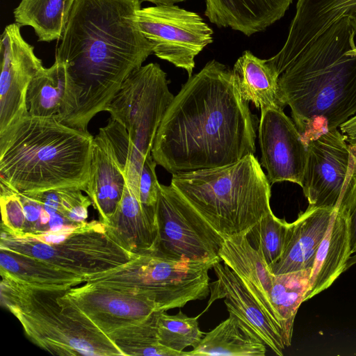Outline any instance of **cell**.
Masks as SVG:
<instances>
[{
  "label": "cell",
  "instance_id": "cell-29",
  "mask_svg": "<svg viewBox=\"0 0 356 356\" xmlns=\"http://www.w3.org/2000/svg\"><path fill=\"white\" fill-rule=\"evenodd\" d=\"M66 73L64 65L55 60L54 64L39 71L31 81L26 96L29 115L51 118L58 115L65 91Z\"/></svg>",
  "mask_w": 356,
  "mask_h": 356
},
{
  "label": "cell",
  "instance_id": "cell-20",
  "mask_svg": "<svg viewBox=\"0 0 356 356\" xmlns=\"http://www.w3.org/2000/svg\"><path fill=\"white\" fill-rule=\"evenodd\" d=\"M336 211L310 208L291 222L289 237L280 259L268 266L274 275L312 268L317 250Z\"/></svg>",
  "mask_w": 356,
  "mask_h": 356
},
{
  "label": "cell",
  "instance_id": "cell-7",
  "mask_svg": "<svg viewBox=\"0 0 356 356\" xmlns=\"http://www.w3.org/2000/svg\"><path fill=\"white\" fill-rule=\"evenodd\" d=\"M0 250L83 277L108 271L136 256L124 248L100 220L38 234L17 235L1 228Z\"/></svg>",
  "mask_w": 356,
  "mask_h": 356
},
{
  "label": "cell",
  "instance_id": "cell-24",
  "mask_svg": "<svg viewBox=\"0 0 356 356\" xmlns=\"http://www.w3.org/2000/svg\"><path fill=\"white\" fill-rule=\"evenodd\" d=\"M233 74L239 93L257 108L284 109L279 97V74L266 61L246 50L234 63Z\"/></svg>",
  "mask_w": 356,
  "mask_h": 356
},
{
  "label": "cell",
  "instance_id": "cell-10",
  "mask_svg": "<svg viewBox=\"0 0 356 356\" xmlns=\"http://www.w3.org/2000/svg\"><path fill=\"white\" fill-rule=\"evenodd\" d=\"M165 72L150 63L132 72L104 108L127 131L138 156L151 154L163 115L174 98Z\"/></svg>",
  "mask_w": 356,
  "mask_h": 356
},
{
  "label": "cell",
  "instance_id": "cell-15",
  "mask_svg": "<svg viewBox=\"0 0 356 356\" xmlns=\"http://www.w3.org/2000/svg\"><path fill=\"white\" fill-rule=\"evenodd\" d=\"M17 23L6 26L0 43V133L29 115V85L44 66L34 47L23 38Z\"/></svg>",
  "mask_w": 356,
  "mask_h": 356
},
{
  "label": "cell",
  "instance_id": "cell-34",
  "mask_svg": "<svg viewBox=\"0 0 356 356\" xmlns=\"http://www.w3.org/2000/svg\"><path fill=\"white\" fill-rule=\"evenodd\" d=\"M156 161L152 154L145 159L139 179V198L147 207L156 208L159 185L156 175Z\"/></svg>",
  "mask_w": 356,
  "mask_h": 356
},
{
  "label": "cell",
  "instance_id": "cell-21",
  "mask_svg": "<svg viewBox=\"0 0 356 356\" xmlns=\"http://www.w3.org/2000/svg\"><path fill=\"white\" fill-rule=\"evenodd\" d=\"M105 227L124 248L134 255L154 253L158 236L156 208L143 204L127 184Z\"/></svg>",
  "mask_w": 356,
  "mask_h": 356
},
{
  "label": "cell",
  "instance_id": "cell-9",
  "mask_svg": "<svg viewBox=\"0 0 356 356\" xmlns=\"http://www.w3.org/2000/svg\"><path fill=\"white\" fill-rule=\"evenodd\" d=\"M302 188L310 208H326L350 216L356 207V156L339 129L307 143Z\"/></svg>",
  "mask_w": 356,
  "mask_h": 356
},
{
  "label": "cell",
  "instance_id": "cell-27",
  "mask_svg": "<svg viewBox=\"0 0 356 356\" xmlns=\"http://www.w3.org/2000/svg\"><path fill=\"white\" fill-rule=\"evenodd\" d=\"M266 346L240 328L232 314L213 330L205 334L197 346L184 352V356H264Z\"/></svg>",
  "mask_w": 356,
  "mask_h": 356
},
{
  "label": "cell",
  "instance_id": "cell-26",
  "mask_svg": "<svg viewBox=\"0 0 356 356\" xmlns=\"http://www.w3.org/2000/svg\"><path fill=\"white\" fill-rule=\"evenodd\" d=\"M76 0H21L13 11L16 23L33 29L40 42L60 40Z\"/></svg>",
  "mask_w": 356,
  "mask_h": 356
},
{
  "label": "cell",
  "instance_id": "cell-8",
  "mask_svg": "<svg viewBox=\"0 0 356 356\" xmlns=\"http://www.w3.org/2000/svg\"><path fill=\"white\" fill-rule=\"evenodd\" d=\"M216 262L144 254L84 280L85 283L145 294L155 300L160 311L166 312L206 298L210 292L209 271Z\"/></svg>",
  "mask_w": 356,
  "mask_h": 356
},
{
  "label": "cell",
  "instance_id": "cell-32",
  "mask_svg": "<svg viewBox=\"0 0 356 356\" xmlns=\"http://www.w3.org/2000/svg\"><path fill=\"white\" fill-rule=\"evenodd\" d=\"M199 316L189 317L182 312L169 315L165 311L155 312V323L159 342L172 350L184 352L188 347L198 346L203 338L198 325Z\"/></svg>",
  "mask_w": 356,
  "mask_h": 356
},
{
  "label": "cell",
  "instance_id": "cell-3",
  "mask_svg": "<svg viewBox=\"0 0 356 356\" xmlns=\"http://www.w3.org/2000/svg\"><path fill=\"white\" fill-rule=\"evenodd\" d=\"M356 26L343 17L276 70L279 97L306 143L356 115Z\"/></svg>",
  "mask_w": 356,
  "mask_h": 356
},
{
  "label": "cell",
  "instance_id": "cell-25",
  "mask_svg": "<svg viewBox=\"0 0 356 356\" xmlns=\"http://www.w3.org/2000/svg\"><path fill=\"white\" fill-rule=\"evenodd\" d=\"M0 274L29 286L46 290H67L85 282L83 276L4 250H0Z\"/></svg>",
  "mask_w": 356,
  "mask_h": 356
},
{
  "label": "cell",
  "instance_id": "cell-28",
  "mask_svg": "<svg viewBox=\"0 0 356 356\" xmlns=\"http://www.w3.org/2000/svg\"><path fill=\"white\" fill-rule=\"evenodd\" d=\"M312 268L273 275L272 306L279 320L286 347L291 344L293 323L307 290Z\"/></svg>",
  "mask_w": 356,
  "mask_h": 356
},
{
  "label": "cell",
  "instance_id": "cell-39",
  "mask_svg": "<svg viewBox=\"0 0 356 356\" xmlns=\"http://www.w3.org/2000/svg\"><path fill=\"white\" fill-rule=\"evenodd\" d=\"M355 264H356V254L354 255H351L350 257V258L348 259V260L346 263L345 270H347L348 268H350Z\"/></svg>",
  "mask_w": 356,
  "mask_h": 356
},
{
  "label": "cell",
  "instance_id": "cell-6",
  "mask_svg": "<svg viewBox=\"0 0 356 356\" xmlns=\"http://www.w3.org/2000/svg\"><path fill=\"white\" fill-rule=\"evenodd\" d=\"M1 277V305L37 346L58 355H123L106 334L88 328L62 310L57 298L63 290L37 289Z\"/></svg>",
  "mask_w": 356,
  "mask_h": 356
},
{
  "label": "cell",
  "instance_id": "cell-1",
  "mask_svg": "<svg viewBox=\"0 0 356 356\" xmlns=\"http://www.w3.org/2000/svg\"><path fill=\"white\" fill-rule=\"evenodd\" d=\"M140 0H76L55 60L65 68L66 86L55 118L88 131L126 78L140 67L153 47L136 20Z\"/></svg>",
  "mask_w": 356,
  "mask_h": 356
},
{
  "label": "cell",
  "instance_id": "cell-22",
  "mask_svg": "<svg viewBox=\"0 0 356 356\" xmlns=\"http://www.w3.org/2000/svg\"><path fill=\"white\" fill-rule=\"evenodd\" d=\"M293 0H205L204 15L218 28L246 36L266 30L284 17Z\"/></svg>",
  "mask_w": 356,
  "mask_h": 356
},
{
  "label": "cell",
  "instance_id": "cell-18",
  "mask_svg": "<svg viewBox=\"0 0 356 356\" xmlns=\"http://www.w3.org/2000/svg\"><path fill=\"white\" fill-rule=\"evenodd\" d=\"M218 256L220 261L238 277L263 312L282 332L270 297L274 274L263 257L250 243L246 232L224 239Z\"/></svg>",
  "mask_w": 356,
  "mask_h": 356
},
{
  "label": "cell",
  "instance_id": "cell-5",
  "mask_svg": "<svg viewBox=\"0 0 356 356\" xmlns=\"http://www.w3.org/2000/svg\"><path fill=\"white\" fill-rule=\"evenodd\" d=\"M223 238L272 211L271 185L253 154L233 163L173 174L171 184Z\"/></svg>",
  "mask_w": 356,
  "mask_h": 356
},
{
  "label": "cell",
  "instance_id": "cell-31",
  "mask_svg": "<svg viewBox=\"0 0 356 356\" xmlns=\"http://www.w3.org/2000/svg\"><path fill=\"white\" fill-rule=\"evenodd\" d=\"M291 223L276 217L272 211L264 215L247 232L251 245L269 266L282 254L289 237Z\"/></svg>",
  "mask_w": 356,
  "mask_h": 356
},
{
  "label": "cell",
  "instance_id": "cell-37",
  "mask_svg": "<svg viewBox=\"0 0 356 356\" xmlns=\"http://www.w3.org/2000/svg\"><path fill=\"white\" fill-rule=\"evenodd\" d=\"M141 1H149L151 2L155 6H160V5H174L176 3L185 1L186 0H140Z\"/></svg>",
  "mask_w": 356,
  "mask_h": 356
},
{
  "label": "cell",
  "instance_id": "cell-12",
  "mask_svg": "<svg viewBox=\"0 0 356 356\" xmlns=\"http://www.w3.org/2000/svg\"><path fill=\"white\" fill-rule=\"evenodd\" d=\"M136 22L153 54L193 74L195 57L213 42V31L202 17L174 5L141 8Z\"/></svg>",
  "mask_w": 356,
  "mask_h": 356
},
{
  "label": "cell",
  "instance_id": "cell-33",
  "mask_svg": "<svg viewBox=\"0 0 356 356\" xmlns=\"http://www.w3.org/2000/svg\"><path fill=\"white\" fill-rule=\"evenodd\" d=\"M82 191L79 188L66 187L26 194L40 202L51 215L58 213L77 225L86 221L92 204L88 195Z\"/></svg>",
  "mask_w": 356,
  "mask_h": 356
},
{
  "label": "cell",
  "instance_id": "cell-11",
  "mask_svg": "<svg viewBox=\"0 0 356 356\" xmlns=\"http://www.w3.org/2000/svg\"><path fill=\"white\" fill-rule=\"evenodd\" d=\"M154 254L173 259L220 261L224 239L171 184L159 185Z\"/></svg>",
  "mask_w": 356,
  "mask_h": 356
},
{
  "label": "cell",
  "instance_id": "cell-14",
  "mask_svg": "<svg viewBox=\"0 0 356 356\" xmlns=\"http://www.w3.org/2000/svg\"><path fill=\"white\" fill-rule=\"evenodd\" d=\"M259 140L261 165L267 171L270 185L290 181L301 186L307 161V143L284 109L261 111Z\"/></svg>",
  "mask_w": 356,
  "mask_h": 356
},
{
  "label": "cell",
  "instance_id": "cell-23",
  "mask_svg": "<svg viewBox=\"0 0 356 356\" xmlns=\"http://www.w3.org/2000/svg\"><path fill=\"white\" fill-rule=\"evenodd\" d=\"M349 218L335 212L317 250L304 302L329 288L345 271L346 263L352 255Z\"/></svg>",
  "mask_w": 356,
  "mask_h": 356
},
{
  "label": "cell",
  "instance_id": "cell-35",
  "mask_svg": "<svg viewBox=\"0 0 356 356\" xmlns=\"http://www.w3.org/2000/svg\"><path fill=\"white\" fill-rule=\"evenodd\" d=\"M350 148L356 156V145H350ZM349 236L350 252L353 254L356 253V207L349 218Z\"/></svg>",
  "mask_w": 356,
  "mask_h": 356
},
{
  "label": "cell",
  "instance_id": "cell-36",
  "mask_svg": "<svg viewBox=\"0 0 356 356\" xmlns=\"http://www.w3.org/2000/svg\"><path fill=\"white\" fill-rule=\"evenodd\" d=\"M339 130L346 136L350 145H356V115L343 123Z\"/></svg>",
  "mask_w": 356,
  "mask_h": 356
},
{
  "label": "cell",
  "instance_id": "cell-17",
  "mask_svg": "<svg viewBox=\"0 0 356 356\" xmlns=\"http://www.w3.org/2000/svg\"><path fill=\"white\" fill-rule=\"evenodd\" d=\"M355 6L356 0H298L286 42L266 61L275 70L286 65Z\"/></svg>",
  "mask_w": 356,
  "mask_h": 356
},
{
  "label": "cell",
  "instance_id": "cell-2",
  "mask_svg": "<svg viewBox=\"0 0 356 356\" xmlns=\"http://www.w3.org/2000/svg\"><path fill=\"white\" fill-rule=\"evenodd\" d=\"M255 139L253 115L232 70L211 60L174 97L151 153L173 175L236 162L255 153Z\"/></svg>",
  "mask_w": 356,
  "mask_h": 356
},
{
  "label": "cell",
  "instance_id": "cell-16",
  "mask_svg": "<svg viewBox=\"0 0 356 356\" xmlns=\"http://www.w3.org/2000/svg\"><path fill=\"white\" fill-rule=\"evenodd\" d=\"M217 280L210 284L208 307L217 299H225L229 314L237 320L242 331L262 342L274 353L282 356L286 348L280 330L271 321L238 277L226 264L217 261L213 266Z\"/></svg>",
  "mask_w": 356,
  "mask_h": 356
},
{
  "label": "cell",
  "instance_id": "cell-38",
  "mask_svg": "<svg viewBox=\"0 0 356 356\" xmlns=\"http://www.w3.org/2000/svg\"><path fill=\"white\" fill-rule=\"evenodd\" d=\"M345 17H348L352 19L355 25L356 26V6L350 8L346 13Z\"/></svg>",
  "mask_w": 356,
  "mask_h": 356
},
{
  "label": "cell",
  "instance_id": "cell-13",
  "mask_svg": "<svg viewBox=\"0 0 356 356\" xmlns=\"http://www.w3.org/2000/svg\"><path fill=\"white\" fill-rule=\"evenodd\" d=\"M57 300L67 316L107 336L160 311L145 294L87 282L62 291Z\"/></svg>",
  "mask_w": 356,
  "mask_h": 356
},
{
  "label": "cell",
  "instance_id": "cell-19",
  "mask_svg": "<svg viewBox=\"0 0 356 356\" xmlns=\"http://www.w3.org/2000/svg\"><path fill=\"white\" fill-rule=\"evenodd\" d=\"M125 184L124 169L108 139L99 129L92 141L90 175L85 192L104 225L115 212Z\"/></svg>",
  "mask_w": 356,
  "mask_h": 356
},
{
  "label": "cell",
  "instance_id": "cell-30",
  "mask_svg": "<svg viewBox=\"0 0 356 356\" xmlns=\"http://www.w3.org/2000/svg\"><path fill=\"white\" fill-rule=\"evenodd\" d=\"M155 312L141 322L120 328L108 334L123 355L184 356V351L172 350L159 342Z\"/></svg>",
  "mask_w": 356,
  "mask_h": 356
},
{
  "label": "cell",
  "instance_id": "cell-4",
  "mask_svg": "<svg viewBox=\"0 0 356 356\" xmlns=\"http://www.w3.org/2000/svg\"><path fill=\"white\" fill-rule=\"evenodd\" d=\"M94 137L55 117L26 115L0 133V179L23 193L86 191Z\"/></svg>",
  "mask_w": 356,
  "mask_h": 356
}]
</instances>
